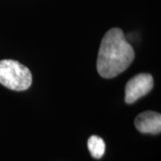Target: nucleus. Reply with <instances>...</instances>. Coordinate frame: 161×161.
<instances>
[{
  "label": "nucleus",
  "mask_w": 161,
  "mask_h": 161,
  "mask_svg": "<svg viewBox=\"0 0 161 161\" xmlns=\"http://www.w3.org/2000/svg\"><path fill=\"white\" fill-rule=\"evenodd\" d=\"M32 81L31 73L25 65L15 60L0 61V83L16 92L28 90Z\"/></svg>",
  "instance_id": "2"
},
{
  "label": "nucleus",
  "mask_w": 161,
  "mask_h": 161,
  "mask_svg": "<svg viewBox=\"0 0 161 161\" xmlns=\"http://www.w3.org/2000/svg\"><path fill=\"white\" fill-rule=\"evenodd\" d=\"M154 85L153 78L150 74H139L128 80L125 86V98L127 104L134 103L139 98L147 95Z\"/></svg>",
  "instance_id": "3"
},
{
  "label": "nucleus",
  "mask_w": 161,
  "mask_h": 161,
  "mask_svg": "<svg viewBox=\"0 0 161 161\" xmlns=\"http://www.w3.org/2000/svg\"><path fill=\"white\" fill-rule=\"evenodd\" d=\"M134 57V50L125 40L123 31L113 28L105 34L101 40L97 70L103 78H114L130 66Z\"/></svg>",
  "instance_id": "1"
},
{
  "label": "nucleus",
  "mask_w": 161,
  "mask_h": 161,
  "mask_svg": "<svg viewBox=\"0 0 161 161\" xmlns=\"http://www.w3.org/2000/svg\"><path fill=\"white\" fill-rule=\"evenodd\" d=\"M88 149L91 152V155L94 158H102L106 151V144L103 139L98 136L92 135L88 140Z\"/></svg>",
  "instance_id": "5"
},
{
  "label": "nucleus",
  "mask_w": 161,
  "mask_h": 161,
  "mask_svg": "<svg viewBox=\"0 0 161 161\" xmlns=\"http://www.w3.org/2000/svg\"><path fill=\"white\" fill-rule=\"evenodd\" d=\"M134 125L142 133L158 134L161 132V115L155 111H145L137 115Z\"/></svg>",
  "instance_id": "4"
}]
</instances>
